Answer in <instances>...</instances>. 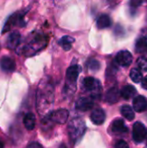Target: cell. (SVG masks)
I'll return each mask as SVG.
<instances>
[{"label": "cell", "mask_w": 147, "mask_h": 148, "mask_svg": "<svg viewBox=\"0 0 147 148\" xmlns=\"http://www.w3.org/2000/svg\"><path fill=\"white\" fill-rule=\"evenodd\" d=\"M53 100V88L50 84H45L43 86L42 84H41L40 88H38L36 97V106L38 113L42 114L45 110H47L52 105Z\"/></svg>", "instance_id": "cell-1"}, {"label": "cell", "mask_w": 147, "mask_h": 148, "mask_svg": "<svg viewBox=\"0 0 147 148\" xmlns=\"http://www.w3.org/2000/svg\"><path fill=\"white\" fill-rule=\"evenodd\" d=\"M68 130L71 140L74 143H77L85 134V121L80 117H75L70 121L68 126Z\"/></svg>", "instance_id": "cell-2"}, {"label": "cell", "mask_w": 147, "mask_h": 148, "mask_svg": "<svg viewBox=\"0 0 147 148\" xmlns=\"http://www.w3.org/2000/svg\"><path fill=\"white\" fill-rule=\"evenodd\" d=\"M81 68L79 65H73L69 67L66 73V85L65 93L67 95H72L76 88V82Z\"/></svg>", "instance_id": "cell-3"}, {"label": "cell", "mask_w": 147, "mask_h": 148, "mask_svg": "<svg viewBox=\"0 0 147 148\" xmlns=\"http://www.w3.org/2000/svg\"><path fill=\"white\" fill-rule=\"evenodd\" d=\"M81 87L85 91L90 93L92 99H100V97L101 96L102 88L101 82L94 77L89 76L84 78Z\"/></svg>", "instance_id": "cell-4"}, {"label": "cell", "mask_w": 147, "mask_h": 148, "mask_svg": "<svg viewBox=\"0 0 147 148\" xmlns=\"http://www.w3.org/2000/svg\"><path fill=\"white\" fill-rule=\"evenodd\" d=\"M43 42L44 41L41 35H35L31 36L29 40H28L27 42L22 46L21 53L29 56L34 55L43 47Z\"/></svg>", "instance_id": "cell-5"}, {"label": "cell", "mask_w": 147, "mask_h": 148, "mask_svg": "<svg viewBox=\"0 0 147 148\" xmlns=\"http://www.w3.org/2000/svg\"><path fill=\"white\" fill-rule=\"evenodd\" d=\"M68 118V111L67 109H58L54 112H50L45 117V121H52L57 124H64Z\"/></svg>", "instance_id": "cell-6"}, {"label": "cell", "mask_w": 147, "mask_h": 148, "mask_svg": "<svg viewBox=\"0 0 147 148\" xmlns=\"http://www.w3.org/2000/svg\"><path fill=\"white\" fill-rule=\"evenodd\" d=\"M146 128L145 125L139 121L135 122L133 127V139L135 142L140 143L146 137Z\"/></svg>", "instance_id": "cell-7"}, {"label": "cell", "mask_w": 147, "mask_h": 148, "mask_svg": "<svg viewBox=\"0 0 147 148\" xmlns=\"http://www.w3.org/2000/svg\"><path fill=\"white\" fill-rule=\"evenodd\" d=\"M111 131L112 134L116 136H121L128 132V128L125 126V122L122 119H115L111 123Z\"/></svg>", "instance_id": "cell-8"}, {"label": "cell", "mask_w": 147, "mask_h": 148, "mask_svg": "<svg viewBox=\"0 0 147 148\" xmlns=\"http://www.w3.org/2000/svg\"><path fill=\"white\" fill-rule=\"evenodd\" d=\"M115 61L121 67H128L133 62V56L127 50H120L117 53Z\"/></svg>", "instance_id": "cell-9"}, {"label": "cell", "mask_w": 147, "mask_h": 148, "mask_svg": "<svg viewBox=\"0 0 147 148\" xmlns=\"http://www.w3.org/2000/svg\"><path fill=\"white\" fill-rule=\"evenodd\" d=\"M94 107V99L90 97H81L77 101L75 108L78 111L87 112L93 108Z\"/></svg>", "instance_id": "cell-10"}, {"label": "cell", "mask_w": 147, "mask_h": 148, "mask_svg": "<svg viewBox=\"0 0 147 148\" xmlns=\"http://www.w3.org/2000/svg\"><path fill=\"white\" fill-rule=\"evenodd\" d=\"M20 41H21V35L18 31L15 30V31H12L9 36L7 37V40H6V46L9 48V49H16L19 44H20Z\"/></svg>", "instance_id": "cell-11"}, {"label": "cell", "mask_w": 147, "mask_h": 148, "mask_svg": "<svg viewBox=\"0 0 147 148\" xmlns=\"http://www.w3.org/2000/svg\"><path fill=\"white\" fill-rule=\"evenodd\" d=\"M90 120L94 124L97 126L102 125L106 120V114L102 108H96L91 113Z\"/></svg>", "instance_id": "cell-12"}, {"label": "cell", "mask_w": 147, "mask_h": 148, "mask_svg": "<svg viewBox=\"0 0 147 148\" xmlns=\"http://www.w3.org/2000/svg\"><path fill=\"white\" fill-rule=\"evenodd\" d=\"M120 96L121 95L119 88L117 87H113L107 90L106 94V101L109 104H114L119 101Z\"/></svg>", "instance_id": "cell-13"}, {"label": "cell", "mask_w": 147, "mask_h": 148, "mask_svg": "<svg viewBox=\"0 0 147 148\" xmlns=\"http://www.w3.org/2000/svg\"><path fill=\"white\" fill-rule=\"evenodd\" d=\"M0 67L5 72H13L16 69V62L10 56H3L0 59Z\"/></svg>", "instance_id": "cell-14"}, {"label": "cell", "mask_w": 147, "mask_h": 148, "mask_svg": "<svg viewBox=\"0 0 147 148\" xmlns=\"http://www.w3.org/2000/svg\"><path fill=\"white\" fill-rule=\"evenodd\" d=\"M133 110L138 113H143L147 109V100L142 95H139L133 99Z\"/></svg>", "instance_id": "cell-15"}, {"label": "cell", "mask_w": 147, "mask_h": 148, "mask_svg": "<svg viewBox=\"0 0 147 148\" xmlns=\"http://www.w3.org/2000/svg\"><path fill=\"white\" fill-rule=\"evenodd\" d=\"M23 14H21V13H18V12L13 14L12 16H10V18L7 20V22H6L4 27H3L2 32H3V33L7 32L8 30H10V29H11L12 26L17 24V21H18V23L21 22V21L23 20Z\"/></svg>", "instance_id": "cell-16"}, {"label": "cell", "mask_w": 147, "mask_h": 148, "mask_svg": "<svg viewBox=\"0 0 147 148\" xmlns=\"http://www.w3.org/2000/svg\"><path fill=\"white\" fill-rule=\"evenodd\" d=\"M135 50L137 53L144 54L147 52V35H141L136 41Z\"/></svg>", "instance_id": "cell-17"}, {"label": "cell", "mask_w": 147, "mask_h": 148, "mask_svg": "<svg viewBox=\"0 0 147 148\" xmlns=\"http://www.w3.org/2000/svg\"><path fill=\"white\" fill-rule=\"evenodd\" d=\"M112 24V20L111 17L107 15V14H102L101 15L96 22V26L98 29H107L108 27H110Z\"/></svg>", "instance_id": "cell-18"}, {"label": "cell", "mask_w": 147, "mask_h": 148, "mask_svg": "<svg viewBox=\"0 0 147 148\" xmlns=\"http://www.w3.org/2000/svg\"><path fill=\"white\" fill-rule=\"evenodd\" d=\"M120 95L121 96L126 99V100H129L133 97H134L137 95V90L136 88L132 86V85H126L124 86L121 90H120Z\"/></svg>", "instance_id": "cell-19"}, {"label": "cell", "mask_w": 147, "mask_h": 148, "mask_svg": "<svg viewBox=\"0 0 147 148\" xmlns=\"http://www.w3.org/2000/svg\"><path fill=\"white\" fill-rule=\"evenodd\" d=\"M23 125L25 128L29 131H31L36 127V116L32 113H28L23 118Z\"/></svg>", "instance_id": "cell-20"}, {"label": "cell", "mask_w": 147, "mask_h": 148, "mask_svg": "<svg viewBox=\"0 0 147 148\" xmlns=\"http://www.w3.org/2000/svg\"><path fill=\"white\" fill-rule=\"evenodd\" d=\"M75 42V39L69 36H64L59 40V45L66 51L69 50L72 47V44Z\"/></svg>", "instance_id": "cell-21"}, {"label": "cell", "mask_w": 147, "mask_h": 148, "mask_svg": "<svg viewBox=\"0 0 147 148\" xmlns=\"http://www.w3.org/2000/svg\"><path fill=\"white\" fill-rule=\"evenodd\" d=\"M120 112H121V114L123 115V117L128 121H133L135 117L134 110L132 108V107H130L128 105L122 106L120 108Z\"/></svg>", "instance_id": "cell-22"}, {"label": "cell", "mask_w": 147, "mask_h": 148, "mask_svg": "<svg viewBox=\"0 0 147 148\" xmlns=\"http://www.w3.org/2000/svg\"><path fill=\"white\" fill-rule=\"evenodd\" d=\"M130 78L135 83H139L143 80V75L139 69H133L130 72Z\"/></svg>", "instance_id": "cell-23"}, {"label": "cell", "mask_w": 147, "mask_h": 148, "mask_svg": "<svg viewBox=\"0 0 147 148\" xmlns=\"http://www.w3.org/2000/svg\"><path fill=\"white\" fill-rule=\"evenodd\" d=\"M137 65L139 66V69H142L143 71H147V57H139L137 61Z\"/></svg>", "instance_id": "cell-24"}, {"label": "cell", "mask_w": 147, "mask_h": 148, "mask_svg": "<svg viewBox=\"0 0 147 148\" xmlns=\"http://www.w3.org/2000/svg\"><path fill=\"white\" fill-rule=\"evenodd\" d=\"M88 67L93 71H96L100 69L101 64H100V62H98L97 60H91V62L88 64Z\"/></svg>", "instance_id": "cell-25"}, {"label": "cell", "mask_w": 147, "mask_h": 148, "mask_svg": "<svg viewBox=\"0 0 147 148\" xmlns=\"http://www.w3.org/2000/svg\"><path fill=\"white\" fill-rule=\"evenodd\" d=\"M115 148H130L129 146L127 145V143L124 140H119L116 145H115Z\"/></svg>", "instance_id": "cell-26"}, {"label": "cell", "mask_w": 147, "mask_h": 148, "mask_svg": "<svg viewBox=\"0 0 147 148\" xmlns=\"http://www.w3.org/2000/svg\"><path fill=\"white\" fill-rule=\"evenodd\" d=\"M141 85H142V88H145V89H147V75L145 76L141 82Z\"/></svg>", "instance_id": "cell-27"}, {"label": "cell", "mask_w": 147, "mask_h": 148, "mask_svg": "<svg viewBox=\"0 0 147 148\" xmlns=\"http://www.w3.org/2000/svg\"><path fill=\"white\" fill-rule=\"evenodd\" d=\"M28 148H42L39 144H37V143H32V144H30Z\"/></svg>", "instance_id": "cell-28"}, {"label": "cell", "mask_w": 147, "mask_h": 148, "mask_svg": "<svg viewBox=\"0 0 147 148\" xmlns=\"http://www.w3.org/2000/svg\"><path fill=\"white\" fill-rule=\"evenodd\" d=\"M3 143L2 142V141H0V148H3Z\"/></svg>", "instance_id": "cell-29"}, {"label": "cell", "mask_w": 147, "mask_h": 148, "mask_svg": "<svg viewBox=\"0 0 147 148\" xmlns=\"http://www.w3.org/2000/svg\"><path fill=\"white\" fill-rule=\"evenodd\" d=\"M60 148H67V147H66V146H65V145H62V146L60 147Z\"/></svg>", "instance_id": "cell-30"}, {"label": "cell", "mask_w": 147, "mask_h": 148, "mask_svg": "<svg viewBox=\"0 0 147 148\" xmlns=\"http://www.w3.org/2000/svg\"><path fill=\"white\" fill-rule=\"evenodd\" d=\"M146 141H147V133H146Z\"/></svg>", "instance_id": "cell-31"}]
</instances>
